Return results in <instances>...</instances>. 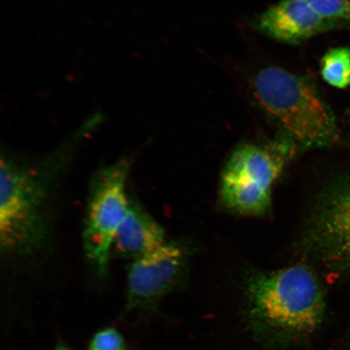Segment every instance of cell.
I'll use <instances>...</instances> for the list:
<instances>
[{"mask_svg":"<svg viewBox=\"0 0 350 350\" xmlns=\"http://www.w3.org/2000/svg\"><path fill=\"white\" fill-rule=\"evenodd\" d=\"M85 126L45 156L6 152L0 161V249L8 259L30 260L49 243L57 188L72 163Z\"/></svg>","mask_w":350,"mask_h":350,"instance_id":"obj_1","label":"cell"},{"mask_svg":"<svg viewBox=\"0 0 350 350\" xmlns=\"http://www.w3.org/2000/svg\"><path fill=\"white\" fill-rule=\"evenodd\" d=\"M244 294L248 327L266 348L304 343L325 316L321 284L306 265L254 273L245 283Z\"/></svg>","mask_w":350,"mask_h":350,"instance_id":"obj_2","label":"cell"},{"mask_svg":"<svg viewBox=\"0 0 350 350\" xmlns=\"http://www.w3.org/2000/svg\"><path fill=\"white\" fill-rule=\"evenodd\" d=\"M253 93L281 137L299 150L331 148L340 142L338 122L325 99L308 79L269 66L253 80Z\"/></svg>","mask_w":350,"mask_h":350,"instance_id":"obj_3","label":"cell"},{"mask_svg":"<svg viewBox=\"0 0 350 350\" xmlns=\"http://www.w3.org/2000/svg\"><path fill=\"white\" fill-rule=\"evenodd\" d=\"M297 150L282 137L269 144L247 143L236 148L222 172V203L243 215L265 214L272 202L275 183Z\"/></svg>","mask_w":350,"mask_h":350,"instance_id":"obj_4","label":"cell"},{"mask_svg":"<svg viewBox=\"0 0 350 350\" xmlns=\"http://www.w3.org/2000/svg\"><path fill=\"white\" fill-rule=\"evenodd\" d=\"M133 163L130 157H122L91 177L82 243L86 259L102 279L109 273L113 240L129 211L128 181Z\"/></svg>","mask_w":350,"mask_h":350,"instance_id":"obj_5","label":"cell"},{"mask_svg":"<svg viewBox=\"0 0 350 350\" xmlns=\"http://www.w3.org/2000/svg\"><path fill=\"white\" fill-rule=\"evenodd\" d=\"M306 251L332 274L350 275V174L319 191L305 227Z\"/></svg>","mask_w":350,"mask_h":350,"instance_id":"obj_6","label":"cell"},{"mask_svg":"<svg viewBox=\"0 0 350 350\" xmlns=\"http://www.w3.org/2000/svg\"><path fill=\"white\" fill-rule=\"evenodd\" d=\"M186 265L185 248L169 240L131 261L126 272V312L143 318L154 314L161 299L181 286Z\"/></svg>","mask_w":350,"mask_h":350,"instance_id":"obj_7","label":"cell"},{"mask_svg":"<svg viewBox=\"0 0 350 350\" xmlns=\"http://www.w3.org/2000/svg\"><path fill=\"white\" fill-rule=\"evenodd\" d=\"M256 26L273 40L296 45L339 25L323 19L304 0H282L262 12Z\"/></svg>","mask_w":350,"mask_h":350,"instance_id":"obj_8","label":"cell"},{"mask_svg":"<svg viewBox=\"0 0 350 350\" xmlns=\"http://www.w3.org/2000/svg\"><path fill=\"white\" fill-rule=\"evenodd\" d=\"M166 241L163 227L142 204L131 198L128 215L117 231L112 252L122 259L133 261L156 250Z\"/></svg>","mask_w":350,"mask_h":350,"instance_id":"obj_9","label":"cell"},{"mask_svg":"<svg viewBox=\"0 0 350 350\" xmlns=\"http://www.w3.org/2000/svg\"><path fill=\"white\" fill-rule=\"evenodd\" d=\"M321 75L328 85L345 89L350 85V48L336 47L323 55Z\"/></svg>","mask_w":350,"mask_h":350,"instance_id":"obj_10","label":"cell"},{"mask_svg":"<svg viewBox=\"0 0 350 350\" xmlns=\"http://www.w3.org/2000/svg\"><path fill=\"white\" fill-rule=\"evenodd\" d=\"M318 14L339 26L350 25V0H304Z\"/></svg>","mask_w":350,"mask_h":350,"instance_id":"obj_11","label":"cell"},{"mask_svg":"<svg viewBox=\"0 0 350 350\" xmlns=\"http://www.w3.org/2000/svg\"><path fill=\"white\" fill-rule=\"evenodd\" d=\"M88 350H129V347L119 330L108 327L96 332Z\"/></svg>","mask_w":350,"mask_h":350,"instance_id":"obj_12","label":"cell"},{"mask_svg":"<svg viewBox=\"0 0 350 350\" xmlns=\"http://www.w3.org/2000/svg\"><path fill=\"white\" fill-rule=\"evenodd\" d=\"M53 350H73L72 348H70L68 345L59 342L57 344L55 348Z\"/></svg>","mask_w":350,"mask_h":350,"instance_id":"obj_13","label":"cell"}]
</instances>
